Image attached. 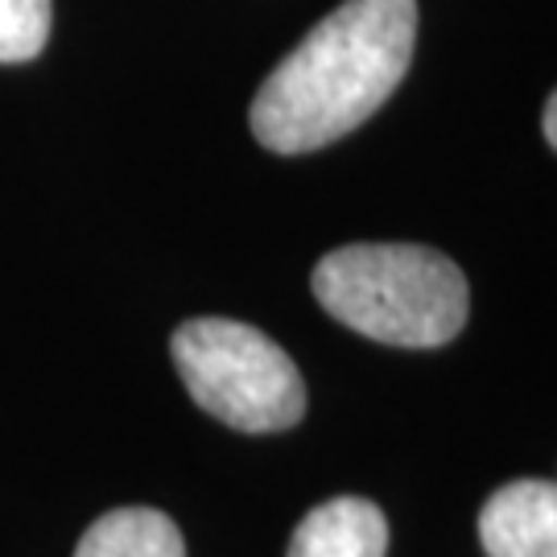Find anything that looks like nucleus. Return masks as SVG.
Here are the masks:
<instances>
[{
	"instance_id": "1",
	"label": "nucleus",
	"mask_w": 557,
	"mask_h": 557,
	"mask_svg": "<svg viewBox=\"0 0 557 557\" xmlns=\"http://www.w3.org/2000/svg\"><path fill=\"white\" fill-rule=\"evenodd\" d=\"M418 0H343L260 83L252 137L314 153L376 116L413 62Z\"/></svg>"
},
{
	"instance_id": "2",
	"label": "nucleus",
	"mask_w": 557,
	"mask_h": 557,
	"mask_svg": "<svg viewBox=\"0 0 557 557\" xmlns=\"http://www.w3.org/2000/svg\"><path fill=\"white\" fill-rule=\"evenodd\" d=\"M310 285L331 319L388 347H442L471 310L462 269L425 244H343Z\"/></svg>"
},
{
	"instance_id": "3",
	"label": "nucleus",
	"mask_w": 557,
	"mask_h": 557,
	"mask_svg": "<svg viewBox=\"0 0 557 557\" xmlns=\"http://www.w3.org/2000/svg\"><path fill=\"white\" fill-rule=\"evenodd\" d=\"M170 351L195 405L232 430L277 434L306 413L298 363L248 322L190 319L174 331Z\"/></svg>"
},
{
	"instance_id": "4",
	"label": "nucleus",
	"mask_w": 557,
	"mask_h": 557,
	"mask_svg": "<svg viewBox=\"0 0 557 557\" xmlns=\"http://www.w3.org/2000/svg\"><path fill=\"white\" fill-rule=\"evenodd\" d=\"M487 557H557V487L549 479L504 483L479 512Z\"/></svg>"
},
{
	"instance_id": "5",
	"label": "nucleus",
	"mask_w": 557,
	"mask_h": 557,
	"mask_svg": "<svg viewBox=\"0 0 557 557\" xmlns=\"http://www.w3.org/2000/svg\"><path fill=\"white\" fill-rule=\"evenodd\" d=\"M388 524L372 499L335 496L310 508L285 557H384Z\"/></svg>"
},
{
	"instance_id": "6",
	"label": "nucleus",
	"mask_w": 557,
	"mask_h": 557,
	"mask_svg": "<svg viewBox=\"0 0 557 557\" xmlns=\"http://www.w3.org/2000/svg\"><path fill=\"white\" fill-rule=\"evenodd\" d=\"M75 557H186V545L158 508H116L83 533Z\"/></svg>"
},
{
	"instance_id": "7",
	"label": "nucleus",
	"mask_w": 557,
	"mask_h": 557,
	"mask_svg": "<svg viewBox=\"0 0 557 557\" xmlns=\"http://www.w3.org/2000/svg\"><path fill=\"white\" fill-rule=\"evenodd\" d=\"M50 38V0H0V62H29Z\"/></svg>"
},
{
	"instance_id": "8",
	"label": "nucleus",
	"mask_w": 557,
	"mask_h": 557,
	"mask_svg": "<svg viewBox=\"0 0 557 557\" xmlns=\"http://www.w3.org/2000/svg\"><path fill=\"white\" fill-rule=\"evenodd\" d=\"M541 124H545V140H549V145H557V100H554V96L545 100V120H541Z\"/></svg>"
}]
</instances>
